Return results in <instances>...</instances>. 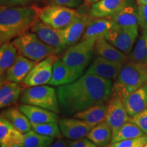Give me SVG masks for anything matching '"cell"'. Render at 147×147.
<instances>
[{
  "label": "cell",
  "mask_w": 147,
  "mask_h": 147,
  "mask_svg": "<svg viewBox=\"0 0 147 147\" xmlns=\"http://www.w3.org/2000/svg\"><path fill=\"white\" fill-rule=\"evenodd\" d=\"M94 18L90 14L81 15L65 28L61 29L65 49L76 45L79 39L82 38L86 29Z\"/></svg>",
  "instance_id": "cell-13"
},
{
  "label": "cell",
  "mask_w": 147,
  "mask_h": 147,
  "mask_svg": "<svg viewBox=\"0 0 147 147\" xmlns=\"http://www.w3.org/2000/svg\"><path fill=\"white\" fill-rule=\"evenodd\" d=\"M12 42L20 55L37 63L58 53L54 48L42 42L33 32L25 33L14 39Z\"/></svg>",
  "instance_id": "cell-5"
},
{
  "label": "cell",
  "mask_w": 147,
  "mask_h": 147,
  "mask_svg": "<svg viewBox=\"0 0 147 147\" xmlns=\"http://www.w3.org/2000/svg\"><path fill=\"white\" fill-rule=\"evenodd\" d=\"M12 6L16 5H23L33 0H12Z\"/></svg>",
  "instance_id": "cell-41"
},
{
  "label": "cell",
  "mask_w": 147,
  "mask_h": 147,
  "mask_svg": "<svg viewBox=\"0 0 147 147\" xmlns=\"http://www.w3.org/2000/svg\"><path fill=\"white\" fill-rule=\"evenodd\" d=\"M125 109L130 117L138 115L147 109V84L123 99Z\"/></svg>",
  "instance_id": "cell-17"
},
{
  "label": "cell",
  "mask_w": 147,
  "mask_h": 147,
  "mask_svg": "<svg viewBox=\"0 0 147 147\" xmlns=\"http://www.w3.org/2000/svg\"><path fill=\"white\" fill-rule=\"evenodd\" d=\"M39 9L35 7L1 8L0 43L10 42L27 33L38 21Z\"/></svg>",
  "instance_id": "cell-2"
},
{
  "label": "cell",
  "mask_w": 147,
  "mask_h": 147,
  "mask_svg": "<svg viewBox=\"0 0 147 147\" xmlns=\"http://www.w3.org/2000/svg\"><path fill=\"white\" fill-rule=\"evenodd\" d=\"M115 27V24L112 18H94L89 26L86 29L82 40H97L104 38L106 35Z\"/></svg>",
  "instance_id": "cell-22"
},
{
  "label": "cell",
  "mask_w": 147,
  "mask_h": 147,
  "mask_svg": "<svg viewBox=\"0 0 147 147\" xmlns=\"http://www.w3.org/2000/svg\"><path fill=\"white\" fill-rule=\"evenodd\" d=\"M24 89L23 85L17 89L14 90L13 92L5 97L2 100H0V108L1 109H4L14 105L20 100L22 91Z\"/></svg>",
  "instance_id": "cell-33"
},
{
  "label": "cell",
  "mask_w": 147,
  "mask_h": 147,
  "mask_svg": "<svg viewBox=\"0 0 147 147\" xmlns=\"http://www.w3.org/2000/svg\"><path fill=\"white\" fill-rule=\"evenodd\" d=\"M51 5H63L68 8H76L82 4L83 0H49Z\"/></svg>",
  "instance_id": "cell-38"
},
{
  "label": "cell",
  "mask_w": 147,
  "mask_h": 147,
  "mask_svg": "<svg viewBox=\"0 0 147 147\" xmlns=\"http://www.w3.org/2000/svg\"><path fill=\"white\" fill-rule=\"evenodd\" d=\"M86 137L99 147H104L111 142L113 131L104 121L93 127Z\"/></svg>",
  "instance_id": "cell-25"
},
{
  "label": "cell",
  "mask_w": 147,
  "mask_h": 147,
  "mask_svg": "<svg viewBox=\"0 0 147 147\" xmlns=\"http://www.w3.org/2000/svg\"><path fill=\"white\" fill-rule=\"evenodd\" d=\"M104 147H109V146H108H108H104Z\"/></svg>",
  "instance_id": "cell-47"
},
{
  "label": "cell",
  "mask_w": 147,
  "mask_h": 147,
  "mask_svg": "<svg viewBox=\"0 0 147 147\" xmlns=\"http://www.w3.org/2000/svg\"><path fill=\"white\" fill-rule=\"evenodd\" d=\"M67 143L69 147H99L87 137L76 140H69Z\"/></svg>",
  "instance_id": "cell-36"
},
{
  "label": "cell",
  "mask_w": 147,
  "mask_h": 147,
  "mask_svg": "<svg viewBox=\"0 0 147 147\" xmlns=\"http://www.w3.org/2000/svg\"><path fill=\"white\" fill-rule=\"evenodd\" d=\"M25 147H49L55 138L37 133L32 129L24 134Z\"/></svg>",
  "instance_id": "cell-29"
},
{
  "label": "cell",
  "mask_w": 147,
  "mask_h": 147,
  "mask_svg": "<svg viewBox=\"0 0 147 147\" xmlns=\"http://www.w3.org/2000/svg\"><path fill=\"white\" fill-rule=\"evenodd\" d=\"M112 80L85 74L71 83L59 87L60 109L73 115L92 106L106 104L113 95Z\"/></svg>",
  "instance_id": "cell-1"
},
{
  "label": "cell",
  "mask_w": 147,
  "mask_h": 147,
  "mask_svg": "<svg viewBox=\"0 0 147 147\" xmlns=\"http://www.w3.org/2000/svg\"><path fill=\"white\" fill-rule=\"evenodd\" d=\"M18 50L12 42L1 45L0 48V75L2 76L15 61L18 56Z\"/></svg>",
  "instance_id": "cell-26"
},
{
  "label": "cell",
  "mask_w": 147,
  "mask_h": 147,
  "mask_svg": "<svg viewBox=\"0 0 147 147\" xmlns=\"http://www.w3.org/2000/svg\"><path fill=\"white\" fill-rule=\"evenodd\" d=\"M144 147H147V143H146V144H145V145H144Z\"/></svg>",
  "instance_id": "cell-46"
},
{
  "label": "cell",
  "mask_w": 147,
  "mask_h": 147,
  "mask_svg": "<svg viewBox=\"0 0 147 147\" xmlns=\"http://www.w3.org/2000/svg\"><path fill=\"white\" fill-rule=\"evenodd\" d=\"M130 122L136 125L145 134H147V109L138 115L131 117Z\"/></svg>",
  "instance_id": "cell-35"
},
{
  "label": "cell",
  "mask_w": 147,
  "mask_h": 147,
  "mask_svg": "<svg viewBox=\"0 0 147 147\" xmlns=\"http://www.w3.org/2000/svg\"><path fill=\"white\" fill-rule=\"evenodd\" d=\"M10 145L11 147H25L23 144H21V143L17 142H10L8 143Z\"/></svg>",
  "instance_id": "cell-42"
},
{
  "label": "cell",
  "mask_w": 147,
  "mask_h": 147,
  "mask_svg": "<svg viewBox=\"0 0 147 147\" xmlns=\"http://www.w3.org/2000/svg\"><path fill=\"white\" fill-rule=\"evenodd\" d=\"M57 59L58 57L52 55L37 63L21 83L23 87L25 88L49 84L52 77L53 65Z\"/></svg>",
  "instance_id": "cell-8"
},
{
  "label": "cell",
  "mask_w": 147,
  "mask_h": 147,
  "mask_svg": "<svg viewBox=\"0 0 147 147\" xmlns=\"http://www.w3.org/2000/svg\"><path fill=\"white\" fill-rule=\"evenodd\" d=\"M31 31L42 42L54 48L58 53L65 49L61 29H55L41 21H38L32 27Z\"/></svg>",
  "instance_id": "cell-11"
},
{
  "label": "cell",
  "mask_w": 147,
  "mask_h": 147,
  "mask_svg": "<svg viewBox=\"0 0 147 147\" xmlns=\"http://www.w3.org/2000/svg\"><path fill=\"white\" fill-rule=\"evenodd\" d=\"M58 124L62 135L69 140H76L86 137L93 127V126L85 121L74 117L61 119L58 121Z\"/></svg>",
  "instance_id": "cell-14"
},
{
  "label": "cell",
  "mask_w": 147,
  "mask_h": 147,
  "mask_svg": "<svg viewBox=\"0 0 147 147\" xmlns=\"http://www.w3.org/2000/svg\"><path fill=\"white\" fill-rule=\"evenodd\" d=\"M1 147H11V146L9 144H1Z\"/></svg>",
  "instance_id": "cell-45"
},
{
  "label": "cell",
  "mask_w": 147,
  "mask_h": 147,
  "mask_svg": "<svg viewBox=\"0 0 147 147\" xmlns=\"http://www.w3.org/2000/svg\"><path fill=\"white\" fill-rule=\"evenodd\" d=\"M123 63L112 61L97 56L87 69L86 74L115 80L118 76Z\"/></svg>",
  "instance_id": "cell-12"
},
{
  "label": "cell",
  "mask_w": 147,
  "mask_h": 147,
  "mask_svg": "<svg viewBox=\"0 0 147 147\" xmlns=\"http://www.w3.org/2000/svg\"><path fill=\"white\" fill-rule=\"evenodd\" d=\"M36 63L37 62L33 61L18 54L14 63L5 71L4 74L1 76V80L4 79L21 84Z\"/></svg>",
  "instance_id": "cell-15"
},
{
  "label": "cell",
  "mask_w": 147,
  "mask_h": 147,
  "mask_svg": "<svg viewBox=\"0 0 147 147\" xmlns=\"http://www.w3.org/2000/svg\"><path fill=\"white\" fill-rule=\"evenodd\" d=\"M106 115V104L92 106L73 115V117L80 119L95 127L105 121Z\"/></svg>",
  "instance_id": "cell-24"
},
{
  "label": "cell",
  "mask_w": 147,
  "mask_h": 147,
  "mask_svg": "<svg viewBox=\"0 0 147 147\" xmlns=\"http://www.w3.org/2000/svg\"><path fill=\"white\" fill-rule=\"evenodd\" d=\"M20 102L21 104L38 106L57 114L61 112L57 91L51 85L25 87L22 91Z\"/></svg>",
  "instance_id": "cell-4"
},
{
  "label": "cell",
  "mask_w": 147,
  "mask_h": 147,
  "mask_svg": "<svg viewBox=\"0 0 147 147\" xmlns=\"http://www.w3.org/2000/svg\"><path fill=\"white\" fill-rule=\"evenodd\" d=\"M19 83H16L9 80L2 79L1 80V85H0V100H2L7 97L9 94H10L14 90L17 89L18 88L21 87Z\"/></svg>",
  "instance_id": "cell-34"
},
{
  "label": "cell",
  "mask_w": 147,
  "mask_h": 147,
  "mask_svg": "<svg viewBox=\"0 0 147 147\" xmlns=\"http://www.w3.org/2000/svg\"><path fill=\"white\" fill-rule=\"evenodd\" d=\"M138 37V28L114 27L104 38L119 50L128 55L131 53Z\"/></svg>",
  "instance_id": "cell-9"
},
{
  "label": "cell",
  "mask_w": 147,
  "mask_h": 147,
  "mask_svg": "<svg viewBox=\"0 0 147 147\" xmlns=\"http://www.w3.org/2000/svg\"><path fill=\"white\" fill-rule=\"evenodd\" d=\"M138 21L139 26L142 30L147 29V3L146 4L138 5Z\"/></svg>",
  "instance_id": "cell-37"
},
{
  "label": "cell",
  "mask_w": 147,
  "mask_h": 147,
  "mask_svg": "<svg viewBox=\"0 0 147 147\" xmlns=\"http://www.w3.org/2000/svg\"><path fill=\"white\" fill-rule=\"evenodd\" d=\"M18 108L27 116L32 123L40 124L59 121L57 114L45 108L24 104H21Z\"/></svg>",
  "instance_id": "cell-20"
},
{
  "label": "cell",
  "mask_w": 147,
  "mask_h": 147,
  "mask_svg": "<svg viewBox=\"0 0 147 147\" xmlns=\"http://www.w3.org/2000/svg\"><path fill=\"white\" fill-rule=\"evenodd\" d=\"M16 129L4 117H0V143L8 144Z\"/></svg>",
  "instance_id": "cell-31"
},
{
  "label": "cell",
  "mask_w": 147,
  "mask_h": 147,
  "mask_svg": "<svg viewBox=\"0 0 147 147\" xmlns=\"http://www.w3.org/2000/svg\"><path fill=\"white\" fill-rule=\"evenodd\" d=\"M147 83V65L129 61L123 65L113 83L112 96L123 99Z\"/></svg>",
  "instance_id": "cell-3"
},
{
  "label": "cell",
  "mask_w": 147,
  "mask_h": 147,
  "mask_svg": "<svg viewBox=\"0 0 147 147\" xmlns=\"http://www.w3.org/2000/svg\"><path fill=\"white\" fill-rule=\"evenodd\" d=\"M131 61L147 65V29L142 30L136 45L130 55Z\"/></svg>",
  "instance_id": "cell-28"
},
{
  "label": "cell",
  "mask_w": 147,
  "mask_h": 147,
  "mask_svg": "<svg viewBox=\"0 0 147 147\" xmlns=\"http://www.w3.org/2000/svg\"><path fill=\"white\" fill-rule=\"evenodd\" d=\"M80 16L73 9L63 5H51L38 11L40 21L58 29L65 28Z\"/></svg>",
  "instance_id": "cell-7"
},
{
  "label": "cell",
  "mask_w": 147,
  "mask_h": 147,
  "mask_svg": "<svg viewBox=\"0 0 147 147\" xmlns=\"http://www.w3.org/2000/svg\"><path fill=\"white\" fill-rule=\"evenodd\" d=\"M96 40H84L71 46L64 53L61 60L67 67L73 70L83 74L89 65Z\"/></svg>",
  "instance_id": "cell-6"
},
{
  "label": "cell",
  "mask_w": 147,
  "mask_h": 147,
  "mask_svg": "<svg viewBox=\"0 0 147 147\" xmlns=\"http://www.w3.org/2000/svg\"><path fill=\"white\" fill-rule=\"evenodd\" d=\"M49 147H69L68 143L65 140L61 138H57V140L53 142Z\"/></svg>",
  "instance_id": "cell-39"
},
{
  "label": "cell",
  "mask_w": 147,
  "mask_h": 147,
  "mask_svg": "<svg viewBox=\"0 0 147 147\" xmlns=\"http://www.w3.org/2000/svg\"><path fill=\"white\" fill-rule=\"evenodd\" d=\"M131 117L125 107L123 100L117 97L112 96L106 103V115L105 122L115 131L124 124L129 122Z\"/></svg>",
  "instance_id": "cell-10"
},
{
  "label": "cell",
  "mask_w": 147,
  "mask_h": 147,
  "mask_svg": "<svg viewBox=\"0 0 147 147\" xmlns=\"http://www.w3.org/2000/svg\"><path fill=\"white\" fill-rule=\"evenodd\" d=\"M94 51L97 56L112 61L124 63L127 61L126 54L119 50L104 38H98L96 40Z\"/></svg>",
  "instance_id": "cell-21"
},
{
  "label": "cell",
  "mask_w": 147,
  "mask_h": 147,
  "mask_svg": "<svg viewBox=\"0 0 147 147\" xmlns=\"http://www.w3.org/2000/svg\"><path fill=\"white\" fill-rule=\"evenodd\" d=\"M128 0H100L94 3L90 10V15L95 18H111L122 9Z\"/></svg>",
  "instance_id": "cell-19"
},
{
  "label": "cell",
  "mask_w": 147,
  "mask_h": 147,
  "mask_svg": "<svg viewBox=\"0 0 147 147\" xmlns=\"http://www.w3.org/2000/svg\"><path fill=\"white\" fill-rule=\"evenodd\" d=\"M146 135L136 125L128 122L113 131V137L110 143H115L125 140L136 138Z\"/></svg>",
  "instance_id": "cell-27"
},
{
  "label": "cell",
  "mask_w": 147,
  "mask_h": 147,
  "mask_svg": "<svg viewBox=\"0 0 147 147\" xmlns=\"http://www.w3.org/2000/svg\"><path fill=\"white\" fill-rule=\"evenodd\" d=\"M82 75V74L67 67L61 60V58L58 57L53 65L52 77L49 84L58 87L66 85L75 81Z\"/></svg>",
  "instance_id": "cell-16"
},
{
  "label": "cell",
  "mask_w": 147,
  "mask_h": 147,
  "mask_svg": "<svg viewBox=\"0 0 147 147\" xmlns=\"http://www.w3.org/2000/svg\"><path fill=\"white\" fill-rule=\"evenodd\" d=\"M32 129L41 135L53 138H61L62 134L61 132L58 122L45 123L35 124L32 123Z\"/></svg>",
  "instance_id": "cell-30"
},
{
  "label": "cell",
  "mask_w": 147,
  "mask_h": 147,
  "mask_svg": "<svg viewBox=\"0 0 147 147\" xmlns=\"http://www.w3.org/2000/svg\"><path fill=\"white\" fill-rule=\"evenodd\" d=\"M1 8H8L12 6V0H0Z\"/></svg>",
  "instance_id": "cell-40"
},
{
  "label": "cell",
  "mask_w": 147,
  "mask_h": 147,
  "mask_svg": "<svg viewBox=\"0 0 147 147\" xmlns=\"http://www.w3.org/2000/svg\"><path fill=\"white\" fill-rule=\"evenodd\" d=\"M136 1L138 5L146 4V3H147V0H136Z\"/></svg>",
  "instance_id": "cell-43"
},
{
  "label": "cell",
  "mask_w": 147,
  "mask_h": 147,
  "mask_svg": "<svg viewBox=\"0 0 147 147\" xmlns=\"http://www.w3.org/2000/svg\"><path fill=\"white\" fill-rule=\"evenodd\" d=\"M147 143V134L142 136L108 144L109 147H144Z\"/></svg>",
  "instance_id": "cell-32"
},
{
  "label": "cell",
  "mask_w": 147,
  "mask_h": 147,
  "mask_svg": "<svg viewBox=\"0 0 147 147\" xmlns=\"http://www.w3.org/2000/svg\"><path fill=\"white\" fill-rule=\"evenodd\" d=\"M87 1L89 3H91V4H94V3L98 2V1H100V0H87Z\"/></svg>",
  "instance_id": "cell-44"
},
{
  "label": "cell",
  "mask_w": 147,
  "mask_h": 147,
  "mask_svg": "<svg viewBox=\"0 0 147 147\" xmlns=\"http://www.w3.org/2000/svg\"><path fill=\"white\" fill-rule=\"evenodd\" d=\"M1 117L8 119L16 129L24 134L32 129V123L18 108H7L1 111Z\"/></svg>",
  "instance_id": "cell-23"
},
{
  "label": "cell",
  "mask_w": 147,
  "mask_h": 147,
  "mask_svg": "<svg viewBox=\"0 0 147 147\" xmlns=\"http://www.w3.org/2000/svg\"><path fill=\"white\" fill-rule=\"evenodd\" d=\"M115 24L114 27L122 28H138V7L130 3H127L119 12L111 18Z\"/></svg>",
  "instance_id": "cell-18"
}]
</instances>
